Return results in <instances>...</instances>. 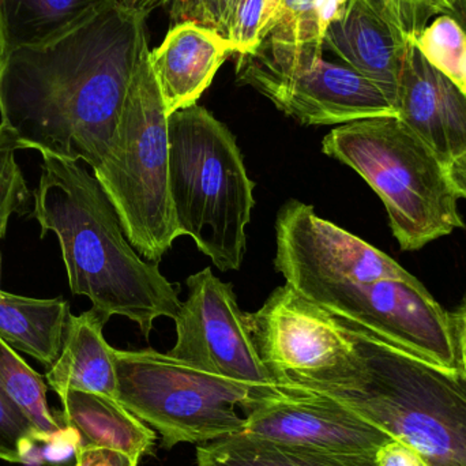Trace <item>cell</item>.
Segmentation results:
<instances>
[{"label": "cell", "instance_id": "30bf717a", "mask_svg": "<svg viewBox=\"0 0 466 466\" xmlns=\"http://www.w3.org/2000/svg\"><path fill=\"white\" fill-rule=\"evenodd\" d=\"M244 319L260 360L281 388L325 390L341 382L355 363L344 323L288 284Z\"/></svg>", "mask_w": 466, "mask_h": 466}, {"label": "cell", "instance_id": "1f68e13d", "mask_svg": "<svg viewBox=\"0 0 466 466\" xmlns=\"http://www.w3.org/2000/svg\"><path fill=\"white\" fill-rule=\"evenodd\" d=\"M446 172L457 197L466 199V152L446 164Z\"/></svg>", "mask_w": 466, "mask_h": 466}, {"label": "cell", "instance_id": "cb8c5ba5", "mask_svg": "<svg viewBox=\"0 0 466 466\" xmlns=\"http://www.w3.org/2000/svg\"><path fill=\"white\" fill-rule=\"evenodd\" d=\"M413 43L432 67L466 90V29L453 14L432 19Z\"/></svg>", "mask_w": 466, "mask_h": 466}, {"label": "cell", "instance_id": "7c38bea8", "mask_svg": "<svg viewBox=\"0 0 466 466\" xmlns=\"http://www.w3.org/2000/svg\"><path fill=\"white\" fill-rule=\"evenodd\" d=\"M187 300L175 318L177 342L169 355L244 385H276L258 355L232 285L212 268L187 279Z\"/></svg>", "mask_w": 466, "mask_h": 466}, {"label": "cell", "instance_id": "d6a6232c", "mask_svg": "<svg viewBox=\"0 0 466 466\" xmlns=\"http://www.w3.org/2000/svg\"><path fill=\"white\" fill-rule=\"evenodd\" d=\"M454 334H456L457 347H459L460 358L462 361V371L466 364V306L457 314H451Z\"/></svg>", "mask_w": 466, "mask_h": 466}, {"label": "cell", "instance_id": "2e32d148", "mask_svg": "<svg viewBox=\"0 0 466 466\" xmlns=\"http://www.w3.org/2000/svg\"><path fill=\"white\" fill-rule=\"evenodd\" d=\"M233 55L238 56V46L216 30L196 22L175 24L149 55L168 116L196 106Z\"/></svg>", "mask_w": 466, "mask_h": 466}, {"label": "cell", "instance_id": "4316f807", "mask_svg": "<svg viewBox=\"0 0 466 466\" xmlns=\"http://www.w3.org/2000/svg\"><path fill=\"white\" fill-rule=\"evenodd\" d=\"M40 442V432L0 389V460L13 464H27L32 461L33 451Z\"/></svg>", "mask_w": 466, "mask_h": 466}, {"label": "cell", "instance_id": "d6986e66", "mask_svg": "<svg viewBox=\"0 0 466 466\" xmlns=\"http://www.w3.org/2000/svg\"><path fill=\"white\" fill-rule=\"evenodd\" d=\"M114 0H0V56L62 37Z\"/></svg>", "mask_w": 466, "mask_h": 466}, {"label": "cell", "instance_id": "8fae6325", "mask_svg": "<svg viewBox=\"0 0 466 466\" xmlns=\"http://www.w3.org/2000/svg\"><path fill=\"white\" fill-rule=\"evenodd\" d=\"M274 265L293 289L317 284L410 279L393 258L323 220L311 205L289 201L276 220Z\"/></svg>", "mask_w": 466, "mask_h": 466}, {"label": "cell", "instance_id": "484cf974", "mask_svg": "<svg viewBox=\"0 0 466 466\" xmlns=\"http://www.w3.org/2000/svg\"><path fill=\"white\" fill-rule=\"evenodd\" d=\"M405 38L413 40L432 19L453 14L456 0H369Z\"/></svg>", "mask_w": 466, "mask_h": 466}, {"label": "cell", "instance_id": "d590c367", "mask_svg": "<svg viewBox=\"0 0 466 466\" xmlns=\"http://www.w3.org/2000/svg\"><path fill=\"white\" fill-rule=\"evenodd\" d=\"M464 374L466 375V364L464 366Z\"/></svg>", "mask_w": 466, "mask_h": 466}, {"label": "cell", "instance_id": "f546056e", "mask_svg": "<svg viewBox=\"0 0 466 466\" xmlns=\"http://www.w3.org/2000/svg\"><path fill=\"white\" fill-rule=\"evenodd\" d=\"M139 460L125 451L103 446H78L76 466H138Z\"/></svg>", "mask_w": 466, "mask_h": 466}, {"label": "cell", "instance_id": "8992f818", "mask_svg": "<svg viewBox=\"0 0 466 466\" xmlns=\"http://www.w3.org/2000/svg\"><path fill=\"white\" fill-rule=\"evenodd\" d=\"M149 55L147 41L111 149L93 175L131 246L158 263L180 233L169 193L168 114Z\"/></svg>", "mask_w": 466, "mask_h": 466}, {"label": "cell", "instance_id": "e575fe53", "mask_svg": "<svg viewBox=\"0 0 466 466\" xmlns=\"http://www.w3.org/2000/svg\"><path fill=\"white\" fill-rule=\"evenodd\" d=\"M0 277H2V254H0Z\"/></svg>", "mask_w": 466, "mask_h": 466}, {"label": "cell", "instance_id": "6da1fadb", "mask_svg": "<svg viewBox=\"0 0 466 466\" xmlns=\"http://www.w3.org/2000/svg\"><path fill=\"white\" fill-rule=\"evenodd\" d=\"M147 15L114 0L51 43L0 56V125L19 150L100 166L147 41Z\"/></svg>", "mask_w": 466, "mask_h": 466}, {"label": "cell", "instance_id": "44dd1931", "mask_svg": "<svg viewBox=\"0 0 466 466\" xmlns=\"http://www.w3.org/2000/svg\"><path fill=\"white\" fill-rule=\"evenodd\" d=\"M198 466H378L375 457L333 453L238 434L197 448Z\"/></svg>", "mask_w": 466, "mask_h": 466}, {"label": "cell", "instance_id": "ac0fdd59", "mask_svg": "<svg viewBox=\"0 0 466 466\" xmlns=\"http://www.w3.org/2000/svg\"><path fill=\"white\" fill-rule=\"evenodd\" d=\"M57 396L62 404L60 416L78 432L81 446L116 449L138 460L156 448L155 430L119 400L81 390H65Z\"/></svg>", "mask_w": 466, "mask_h": 466}, {"label": "cell", "instance_id": "d4e9b609", "mask_svg": "<svg viewBox=\"0 0 466 466\" xmlns=\"http://www.w3.org/2000/svg\"><path fill=\"white\" fill-rule=\"evenodd\" d=\"M18 150L13 133L0 125V238L7 233L14 215L27 212L33 197L15 160Z\"/></svg>", "mask_w": 466, "mask_h": 466}, {"label": "cell", "instance_id": "5bb4252c", "mask_svg": "<svg viewBox=\"0 0 466 466\" xmlns=\"http://www.w3.org/2000/svg\"><path fill=\"white\" fill-rule=\"evenodd\" d=\"M396 111L445 166L466 152V90L432 67L413 40L400 78Z\"/></svg>", "mask_w": 466, "mask_h": 466}, {"label": "cell", "instance_id": "4fadbf2b", "mask_svg": "<svg viewBox=\"0 0 466 466\" xmlns=\"http://www.w3.org/2000/svg\"><path fill=\"white\" fill-rule=\"evenodd\" d=\"M241 434L284 445L375 457L393 438L331 397L274 385L246 410Z\"/></svg>", "mask_w": 466, "mask_h": 466}, {"label": "cell", "instance_id": "ba28073f", "mask_svg": "<svg viewBox=\"0 0 466 466\" xmlns=\"http://www.w3.org/2000/svg\"><path fill=\"white\" fill-rule=\"evenodd\" d=\"M238 57V82L254 87L301 125L342 126L397 116L393 104L374 82L323 55L258 46Z\"/></svg>", "mask_w": 466, "mask_h": 466}, {"label": "cell", "instance_id": "e0dca14e", "mask_svg": "<svg viewBox=\"0 0 466 466\" xmlns=\"http://www.w3.org/2000/svg\"><path fill=\"white\" fill-rule=\"evenodd\" d=\"M106 322L108 319L93 309L78 317L70 314L62 350L46 374L55 393L81 390L117 399L115 348L109 347L103 334Z\"/></svg>", "mask_w": 466, "mask_h": 466}, {"label": "cell", "instance_id": "277c9868", "mask_svg": "<svg viewBox=\"0 0 466 466\" xmlns=\"http://www.w3.org/2000/svg\"><path fill=\"white\" fill-rule=\"evenodd\" d=\"M169 193L180 236H190L221 271L238 270L255 185L235 137L199 106L168 116Z\"/></svg>", "mask_w": 466, "mask_h": 466}, {"label": "cell", "instance_id": "ffe728a7", "mask_svg": "<svg viewBox=\"0 0 466 466\" xmlns=\"http://www.w3.org/2000/svg\"><path fill=\"white\" fill-rule=\"evenodd\" d=\"M70 304L0 290V339L18 352L51 367L62 350Z\"/></svg>", "mask_w": 466, "mask_h": 466}, {"label": "cell", "instance_id": "f1b7e54d", "mask_svg": "<svg viewBox=\"0 0 466 466\" xmlns=\"http://www.w3.org/2000/svg\"><path fill=\"white\" fill-rule=\"evenodd\" d=\"M238 0H166L175 24L196 22L227 38L229 21Z\"/></svg>", "mask_w": 466, "mask_h": 466}, {"label": "cell", "instance_id": "52a82bcc", "mask_svg": "<svg viewBox=\"0 0 466 466\" xmlns=\"http://www.w3.org/2000/svg\"><path fill=\"white\" fill-rule=\"evenodd\" d=\"M117 400L147 426L161 446L215 442L241 434L247 410L273 386L257 388L218 377L157 350H114Z\"/></svg>", "mask_w": 466, "mask_h": 466}, {"label": "cell", "instance_id": "9c48e42d", "mask_svg": "<svg viewBox=\"0 0 466 466\" xmlns=\"http://www.w3.org/2000/svg\"><path fill=\"white\" fill-rule=\"evenodd\" d=\"M295 290L386 344L435 366L462 371L451 314L416 277L307 285Z\"/></svg>", "mask_w": 466, "mask_h": 466}, {"label": "cell", "instance_id": "5b68a950", "mask_svg": "<svg viewBox=\"0 0 466 466\" xmlns=\"http://www.w3.org/2000/svg\"><path fill=\"white\" fill-rule=\"evenodd\" d=\"M322 152L378 194L404 251L465 228L445 164L399 116L339 126L323 138Z\"/></svg>", "mask_w": 466, "mask_h": 466}, {"label": "cell", "instance_id": "83f0119b", "mask_svg": "<svg viewBox=\"0 0 466 466\" xmlns=\"http://www.w3.org/2000/svg\"><path fill=\"white\" fill-rule=\"evenodd\" d=\"M282 0H238L228 25L227 38L238 55L249 54L259 46L260 35L276 15Z\"/></svg>", "mask_w": 466, "mask_h": 466}, {"label": "cell", "instance_id": "9a60e30c", "mask_svg": "<svg viewBox=\"0 0 466 466\" xmlns=\"http://www.w3.org/2000/svg\"><path fill=\"white\" fill-rule=\"evenodd\" d=\"M410 41L369 0H348L329 25L323 48L345 66L374 82L396 108L397 90Z\"/></svg>", "mask_w": 466, "mask_h": 466}, {"label": "cell", "instance_id": "836d02e7", "mask_svg": "<svg viewBox=\"0 0 466 466\" xmlns=\"http://www.w3.org/2000/svg\"><path fill=\"white\" fill-rule=\"evenodd\" d=\"M126 5L134 8V10L144 11L149 14L150 11L166 5V0H122Z\"/></svg>", "mask_w": 466, "mask_h": 466}, {"label": "cell", "instance_id": "7402d4cb", "mask_svg": "<svg viewBox=\"0 0 466 466\" xmlns=\"http://www.w3.org/2000/svg\"><path fill=\"white\" fill-rule=\"evenodd\" d=\"M348 0H282L262 35L259 46L320 54L329 25L341 15Z\"/></svg>", "mask_w": 466, "mask_h": 466}, {"label": "cell", "instance_id": "7a4b0ae2", "mask_svg": "<svg viewBox=\"0 0 466 466\" xmlns=\"http://www.w3.org/2000/svg\"><path fill=\"white\" fill-rule=\"evenodd\" d=\"M40 155L33 218L41 238L56 236L71 293L86 296L108 320L114 315L133 320L149 339L158 318H177L179 292L131 246L116 210L82 161Z\"/></svg>", "mask_w": 466, "mask_h": 466}, {"label": "cell", "instance_id": "3957f363", "mask_svg": "<svg viewBox=\"0 0 466 466\" xmlns=\"http://www.w3.org/2000/svg\"><path fill=\"white\" fill-rule=\"evenodd\" d=\"M341 322L355 347V363L341 382L312 393L350 408L431 466H466L464 371L435 366Z\"/></svg>", "mask_w": 466, "mask_h": 466}, {"label": "cell", "instance_id": "603a6c76", "mask_svg": "<svg viewBox=\"0 0 466 466\" xmlns=\"http://www.w3.org/2000/svg\"><path fill=\"white\" fill-rule=\"evenodd\" d=\"M0 389L14 407L40 432L41 442L65 429L63 419L49 410L46 380L0 339Z\"/></svg>", "mask_w": 466, "mask_h": 466}, {"label": "cell", "instance_id": "4dcf8cb0", "mask_svg": "<svg viewBox=\"0 0 466 466\" xmlns=\"http://www.w3.org/2000/svg\"><path fill=\"white\" fill-rule=\"evenodd\" d=\"M375 462L378 466H431L418 451L396 440L378 449Z\"/></svg>", "mask_w": 466, "mask_h": 466}]
</instances>
